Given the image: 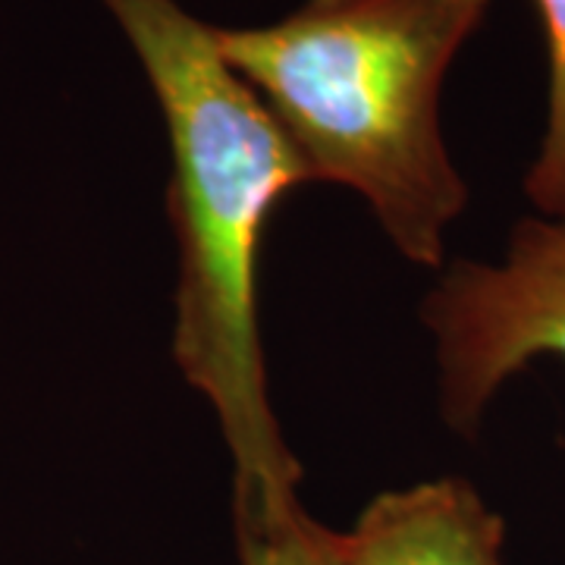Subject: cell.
Returning a JSON list of instances; mask_svg holds the SVG:
<instances>
[{"instance_id":"obj_1","label":"cell","mask_w":565,"mask_h":565,"mask_svg":"<svg viewBox=\"0 0 565 565\" xmlns=\"http://www.w3.org/2000/svg\"><path fill=\"white\" fill-rule=\"evenodd\" d=\"M161 107L167 217L180 245L173 359L211 403L233 456V512L299 503L302 468L267 393L258 264L280 202L311 182L258 92L223 61L214 25L177 0H102Z\"/></svg>"},{"instance_id":"obj_2","label":"cell","mask_w":565,"mask_h":565,"mask_svg":"<svg viewBox=\"0 0 565 565\" xmlns=\"http://www.w3.org/2000/svg\"><path fill=\"white\" fill-rule=\"evenodd\" d=\"M487 13L490 0H305L267 25H214V41L311 182L359 192L405 262L440 267L471 199L444 139V85Z\"/></svg>"},{"instance_id":"obj_3","label":"cell","mask_w":565,"mask_h":565,"mask_svg":"<svg viewBox=\"0 0 565 565\" xmlns=\"http://www.w3.org/2000/svg\"><path fill=\"white\" fill-rule=\"evenodd\" d=\"M422 318L437 345L444 422L471 437L527 364L565 362V217L515 223L500 262L449 264Z\"/></svg>"},{"instance_id":"obj_4","label":"cell","mask_w":565,"mask_h":565,"mask_svg":"<svg viewBox=\"0 0 565 565\" xmlns=\"http://www.w3.org/2000/svg\"><path fill=\"white\" fill-rule=\"evenodd\" d=\"M505 522L462 478L386 490L337 531L343 565H503Z\"/></svg>"},{"instance_id":"obj_5","label":"cell","mask_w":565,"mask_h":565,"mask_svg":"<svg viewBox=\"0 0 565 565\" xmlns=\"http://www.w3.org/2000/svg\"><path fill=\"white\" fill-rule=\"evenodd\" d=\"M546 51V114L525 173L527 202L541 217H565V0H534Z\"/></svg>"},{"instance_id":"obj_6","label":"cell","mask_w":565,"mask_h":565,"mask_svg":"<svg viewBox=\"0 0 565 565\" xmlns=\"http://www.w3.org/2000/svg\"><path fill=\"white\" fill-rule=\"evenodd\" d=\"M239 565H343L337 531L315 522L302 500L282 509L233 512Z\"/></svg>"}]
</instances>
